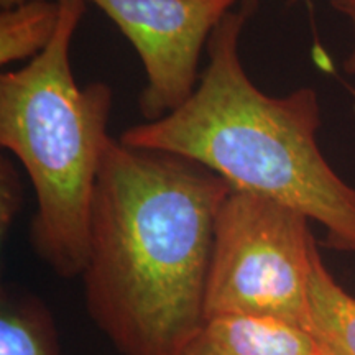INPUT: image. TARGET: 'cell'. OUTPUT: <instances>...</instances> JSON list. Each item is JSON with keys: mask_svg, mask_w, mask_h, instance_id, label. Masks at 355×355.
Masks as SVG:
<instances>
[{"mask_svg": "<svg viewBox=\"0 0 355 355\" xmlns=\"http://www.w3.org/2000/svg\"><path fill=\"white\" fill-rule=\"evenodd\" d=\"M230 184L198 162L110 140L91 207L86 308L121 355H180L206 321Z\"/></svg>", "mask_w": 355, "mask_h": 355, "instance_id": "obj_1", "label": "cell"}, {"mask_svg": "<svg viewBox=\"0 0 355 355\" xmlns=\"http://www.w3.org/2000/svg\"><path fill=\"white\" fill-rule=\"evenodd\" d=\"M0 355H61L50 311L28 293L2 291Z\"/></svg>", "mask_w": 355, "mask_h": 355, "instance_id": "obj_8", "label": "cell"}, {"mask_svg": "<svg viewBox=\"0 0 355 355\" xmlns=\"http://www.w3.org/2000/svg\"><path fill=\"white\" fill-rule=\"evenodd\" d=\"M309 222L272 199L230 189L216 219L206 319L265 316L309 329L318 252Z\"/></svg>", "mask_w": 355, "mask_h": 355, "instance_id": "obj_4", "label": "cell"}, {"mask_svg": "<svg viewBox=\"0 0 355 355\" xmlns=\"http://www.w3.org/2000/svg\"><path fill=\"white\" fill-rule=\"evenodd\" d=\"M21 207V184L19 173L8 158L0 159V229L8 232Z\"/></svg>", "mask_w": 355, "mask_h": 355, "instance_id": "obj_10", "label": "cell"}, {"mask_svg": "<svg viewBox=\"0 0 355 355\" xmlns=\"http://www.w3.org/2000/svg\"><path fill=\"white\" fill-rule=\"evenodd\" d=\"M241 3H242L241 12L245 13L247 17H250L255 13L257 6H259V0H241Z\"/></svg>", "mask_w": 355, "mask_h": 355, "instance_id": "obj_12", "label": "cell"}, {"mask_svg": "<svg viewBox=\"0 0 355 355\" xmlns=\"http://www.w3.org/2000/svg\"><path fill=\"white\" fill-rule=\"evenodd\" d=\"M60 24L28 64L0 78V145L24 165L37 194L32 243L61 278L81 277L91 207L105 148L114 91L78 86L71 44L86 0H58Z\"/></svg>", "mask_w": 355, "mask_h": 355, "instance_id": "obj_3", "label": "cell"}, {"mask_svg": "<svg viewBox=\"0 0 355 355\" xmlns=\"http://www.w3.org/2000/svg\"><path fill=\"white\" fill-rule=\"evenodd\" d=\"M331 7L334 8L336 13L343 15L349 25L352 26V32L355 35V0H331ZM344 71L349 76L355 78V43L352 51L349 53L347 58L344 60ZM355 110V104H354Z\"/></svg>", "mask_w": 355, "mask_h": 355, "instance_id": "obj_11", "label": "cell"}, {"mask_svg": "<svg viewBox=\"0 0 355 355\" xmlns=\"http://www.w3.org/2000/svg\"><path fill=\"white\" fill-rule=\"evenodd\" d=\"M309 318L327 355H355V298L327 272L319 250L311 272Z\"/></svg>", "mask_w": 355, "mask_h": 355, "instance_id": "obj_7", "label": "cell"}, {"mask_svg": "<svg viewBox=\"0 0 355 355\" xmlns=\"http://www.w3.org/2000/svg\"><path fill=\"white\" fill-rule=\"evenodd\" d=\"M180 355H327L306 327L265 316L207 318Z\"/></svg>", "mask_w": 355, "mask_h": 355, "instance_id": "obj_6", "label": "cell"}, {"mask_svg": "<svg viewBox=\"0 0 355 355\" xmlns=\"http://www.w3.org/2000/svg\"><path fill=\"white\" fill-rule=\"evenodd\" d=\"M60 24L58 0H28L0 13V63L37 58L55 37Z\"/></svg>", "mask_w": 355, "mask_h": 355, "instance_id": "obj_9", "label": "cell"}, {"mask_svg": "<svg viewBox=\"0 0 355 355\" xmlns=\"http://www.w3.org/2000/svg\"><path fill=\"white\" fill-rule=\"evenodd\" d=\"M24 2H28V0H0V6H2V8H10Z\"/></svg>", "mask_w": 355, "mask_h": 355, "instance_id": "obj_13", "label": "cell"}, {"mask_svg": "<svg viewBox=\"0 0 355 355\" xmlns=\"http://www.w3.org/2000/svg\"><path fill=\"white\" fill-rule=\"evenodd\" d=\"M139 53L146 84L139 109L146 122L180 109L199 83L211 35L241 0H91Z\"/></svg>", "mask_w": 355, "mask_h": 355, "instance_id": "obj_5", "label": "cell"}, {"mask_svg": "<svg viewBox=\"0 0 355 355\" xmlns=\"http://www.w3.org/2000/svg\"><path fill=\"white\" fill-rule=\"evenodd\" d=\"M248 17L230 10L207 43L193 96L165 117L122 132V144L181 155L230 188L272 199L326 229V245L355 254V188L318 145L321 105L313 87L270 96L243 68L239 43Z\"/></svg>", "mask_w": 355, "mask_h": 355, "instance_id": "obj_2", "label": "cell"}]
</instances>
